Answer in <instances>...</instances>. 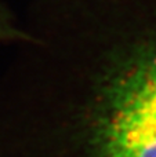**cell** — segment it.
Segmentation results:
<instances>
[{
    "instance_id": "1",
    "label": "cell",
    "mask_w": 156,
    "mask_h": 157,
    "mask_svg": "<svg viewBox=\"0 0 156 157\" xmlns=\"http://www.w3.org/2000/svg\"><path fill=\"white\" fill-rule=\"evenodd\" d=\"M15 48L80 95L98 157H156V0H32Z\"/></svg>"
},
{
    "instance_id": "2",
    "label": "cell",
    "mask_w": 156,
    "mask_h": 157,
    "mask_svg": "<svg viewBox=\"0 0 156 157\" xmlns=\"http://www.w3.org/2000/svg\"><path fill=\"white\" fill-rule=\"evenodd\" d=\"M29 33L24 21L11 11V8L0 0V46H18L28 40Z\"/></svg>"
}]
</instances>
